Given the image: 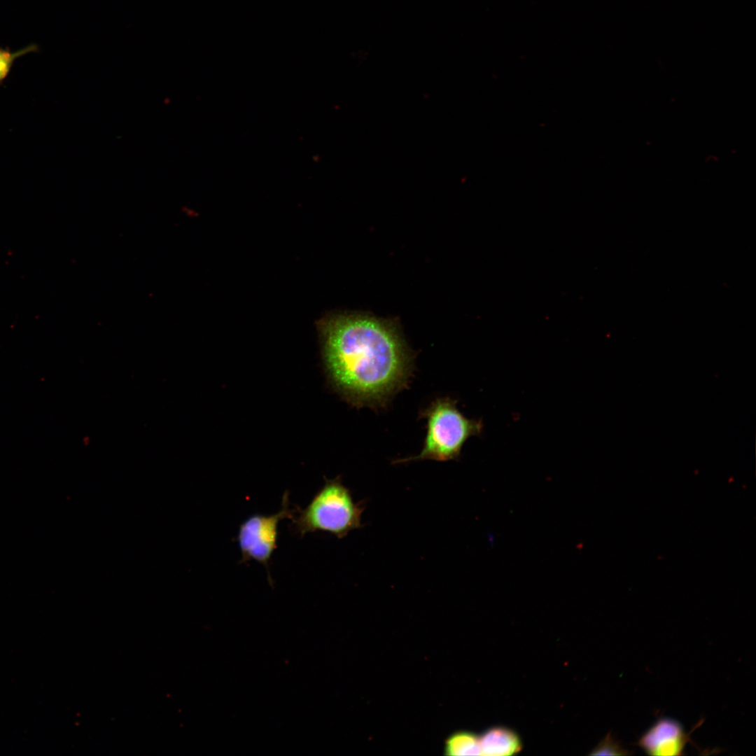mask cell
<instances>
[{"instance_id":"cell-1","label":"cell","mask_w":756,"mask_h":756,"mask_svg":"<svg viewBox=\"0 0 756 756\" xmlns=\"http://www.w3.org/2000/svg\"><path fill=\"white\" fill-rule=\"evenodd\" d=\"M318 326L330 379L354 405L380 407L407 385L412 358L393 321L335 314Z\"/></svg>"},{"instance_id":"cell-2","label":"cell","mask_w":756,"mask_h":756,"mask_svg":"<svg viewBox=\"0 0 756 756\" xmlns=\"http://www.w3.org/2000/svg\"><path fill=\"white\" fill-rule=\"evenodd\" d=\"M421 416L426 419L427 426L421 451L416 456L396 460L393 463L456 459L467 440L482 431V422L465 417L458 410L454 400L448 397L434 400L422 412Z\"/></svg>"},{"instance_id":"cell-3","label":"cell","mask_w":756,"mask_h":756,"mask_svg":"<svg viewBox=\"0 0 756 756\" xmlns=\"http://www.w3.org/2000/svg\"><path fill=\"white\" fill-rule=\"evenodd\" d=\"M363 503L355 502L340 477L326 480L309 503L293 517L295 531L301 537L316 531L328 532L341 539L363 526Z\"/></svg>"},{"instance_id":"cell-4","label":"cell","mask_w":756,"mask_h":756,"mask_svg":"<svg viewBox=\"0 0 756 756\" xmlns=\"http://www.w3.org/2000/svg\"><path fill=\"white\" fill-rule=\"evenodd\" d=\"M288 493L282 497L281 507L271 515L253 514L239 526L237 540L241 562L254 560L268 570V564L277 547L278 526L281 520L293 519L295 510L290 508Z\"/></svg>"},{"instance_id":"cell-5","label":"cell","mask_w":756,"mask_h":756,"mask_svg":"<svg viewBox=\"0 0 756 756\" xmlns=\"http://www.w3.org/2000/svg\"><path fill=\"white\" fill-rule=\"evenodd\" d=\"M690 741V734L680 722L662 718L641 736L638 746L650 755H682Z\"/></svg>"},{"instance_id":"cell-6","label":"cell","mask_w":756,"mask_h":756,"mask_svg":"<svg viewBox=\"0 0 756 756\" xmlns=\"http://www.w3.org/2000/svg\"><path fill=\"white\" fill-rule=\"evenodd\" d=\"M479 738L482 755H512L522 748L519 736L513 730L505 727L489 728Z\"/></svg>"},{"instance_id":"cell-7","label":"cell","mask_w":756,"mask_h":756,"mask_svg":"<svg viewBox=\"0 0 756 756\" xmlns=\"http://www.w3.org/2000/svg\"><path fill=\"white\" fill-rule=\"evenodd\" d=\"M444 753L449 756L480 755L479 738L467 731L454 733L446 741Z\"/></svg>"},{"instance_id":"cell-8","label":"cell","mask_w":756,"mask_h":756,"mask_svg":"<svg viewBox=\"0 0 756 756\" xmlns=\"http://www.w3.org/2000/svg\"><path fill=\"white\" fill-rule=\"evenodd\" d=\"M38 50V47L34 43L29 44L16 51H11L8 48L0 46V85L3 84L4 80L8 77L17 58Z\"/></svg>"},{"instance_id":"cell-9","label":"cell","mask_w":756,"mask_h":756,"mask_svg":"<svg viewBox=\"0 0 756 756\" xmlns=\"http://www.w3.org/2000/svg\"><path fill=\"white\" fill-rule=\"evenodd\" d=\"M633 752L624 748L610 733H608L592 750V755H629Z\"/></svg>"}]
</instances>
